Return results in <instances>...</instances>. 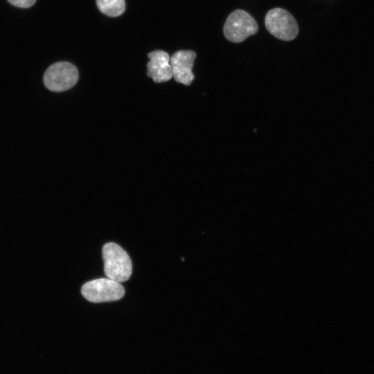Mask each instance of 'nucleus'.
I'll return each instance as SVG.
<instances>
[{
  "instance_id": "nucleus-1",
  "label": "nucleus",
  "mask_w": 374,
  "mask_h": 374,
  "mask_svg": "<svg viewBox=\"0 0 374 374\" xmlns=\"http://www.w3.org/2000/svg\"><path fill=\"white\" fill-rule=\"evenodd\" d=\"M104 272L108 278L118 283L127 281L131 276L132 264L127 252L114 242L105 244L102 249Z\"/></svg>"
},
{
  "instance_id": "nucleus-2",
  "label": "nucleus",
  "mask_w": 374,
  "mask_h": 374,
  "mask_svg": "<svg viewBox=\"0 0 374 374\" xmlns=\"http://www.w3.org/2000/svg\"><path fill=\"white\" fill-rule=\"evenodd\" d=\"M81 293L90 302L102 303L121 299L125 294V289L121 283L103 278L84 283Z\"/></svg>"
},
{
  "instance_id": "nucleus-3",
  "label": "nucleus",
  "mask_w": 374,
  "mask_h": 374,
  "mask_svg": "<svg viewBox=\"0 0 374 374\" xmlns=\"http://www.w3.org/2000/svg\"><path fill=\"white\" fill-rule=\"evenodd\" d=\"M77 68L68 62H58L50 66L44 73V83L51 91H64L78 82Z\"/></svg>"
},
{
  "instance_id": "nucleus-4",
  "label": "nucleus",
  "mask_w": 374,
  "mask_h": 374,
  "mask_svg": "<svg viewBox=\"0 0 374 374\" xmlns=\"http://www.w3.org/2000/svg\"><path fill=\"white\" fill-rule=\"evenodd\" d=\"M258 30V26L253 17L246 11L236 10L227 17L223 32L228 40L238 43L256 34Z\"/></svg>"
},
{
  "instance_id": "nucleus-5",
  "label": "nucleus",
  "mask_w": 374,
  "mask_h": 374,
  "mask_svg": "<svg viewBox=\"0 0 374 374\" xmlns=\"http://www.w3.org/2000/svg\"><path fill=\"white\" fill-rule=\"evenodd\" d=\"M265 26L271 35L285 41L294 39L299 33L296 19L288 11L280 8L268 11Z\"/></svg>"
},
{
  "instance_id": "nucleus-6",
  "label": "nucleus",
  "mask_w": 374,
  "mask_h": 374,
  "mask_svg": "<svg viewBox=\"0 0 374 374\" xmlns=\"http://www.w3.org/2000/svg\"><path fill=\"white\" fill-rule=\"evenodd\" d=\"M196 53L190 50H181L170 59L172 77L179 83L190 85L195 77L192 71Z\"/></svg>"
},
{
  "instance_id": "nucleus-7",
  "label": "nucleus",
  "mask_w": 374,
  "mask_h": 374,
  "mask_svg": "<svg viewBox=\"0 0 374 374\" xmlns=\"http://www.w3.org/2000/svg\"><path fill=\"white\" fill-rule=\"evenodd\" d=\"M150 61L147 64V75L155 82L168 81L172 77L168 54L157 50L148 53Z\"/></svg>"
},
{
  "instance_id": "nucleus-8",
  "label": "nucleus",
  "mask_w": 374,
  "mask_h": 374,
  "mask_svg": "<svg viewBox=\"0 0 374 374\" xmlns=\"http://www.w3.org/2000/svg\"><path fill=\"white\" fill-rule=\"evenodd\" d=\"M99 10L109 17H118L125 10V0H96Z\"/></svg>"
},
{
  "instance_id": "nucleus-9",
  "label": "nucleus",
  "mask_w": 374,
  "mask_h": 374,
  "mask_svg": "<svg viewBox=\"0 0 374 374\" xmlns=\"http://www.w3.org/2000/svg\"><path fill=\"white\" fill-rule=\"evenodd\" d=\"M8 1L16 7L27 8L33 6L36 0H8Z\"/></svg>"
}]
</instances>
